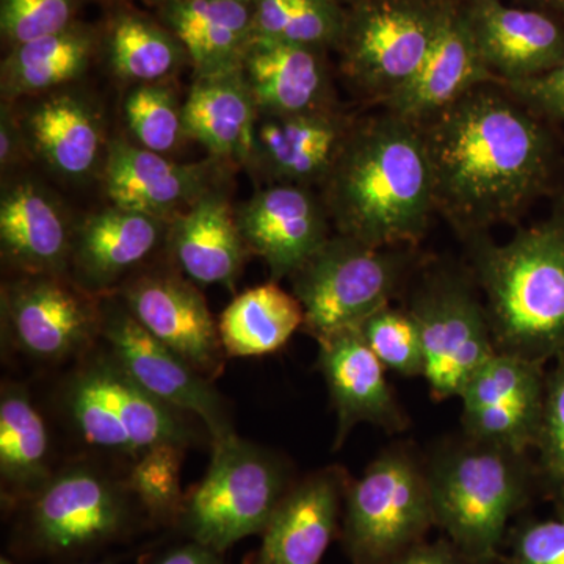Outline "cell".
<instances>
[{
  "instance_id": "47",
  "label": "cell",
  "mask_w": 564,
  "mask_h": 564,
  "mask_svg": "<svg viewBox=\"0 0 564 564\" xmlns=\"http://www.w3.org/2000/svg\"><path fill=\"white\" fill-rule=\"evenodd\" d=\"M340 3H343L344 7H347V9H350L352 6H358V3L364 2V0H339Z\"/></svg>"
},
{
  "instance_id": "34",
  "label": "cell",
  "mask_w": 564,
  "mask_h": 564,
  "mask_svg": "<svg viewBox=\"0 0 564 564\" xmlns=\"http://www.w3.org/2000/svg\"><path fill=\"white\" fill-rule=\"evenodd\" d=\"M254 36L337 51L343 40L347 7L339 0H252Z\"/></svg>"
},
{
  "instance_id": "16",
  "label": "cell",
  "mask_w": 564,
  "mask_h": 564,
  "mask_svg": "<svg viewBox=\"0 0 564 564\" xmlns=\"http://www.w3.org/2000/svg\"><path fill=\"white\" fill-rule=\"evenodd\" d=\"M236 217L248 251L263 259L274 282L291 278L333 236L321 193L303 185H265Z\"/></svg>"
},
{
  "instance_id": "44",
  "label": "cell",
  "mask_w": 564,
  "mask_h": 564,
  "mask_svg": "<svg viewBox=\"0 0 564 564\" xmlns=\"http://www.w3.org/2000/svg\"><path fill=\"white\" fill-rule=\"evenodd\" d=\"M395 564H469L451 541L415 545Z\"/></svg>"
},
{
  "instance_id": "1",
  "label": "cell",
  "mask_w": 564,
  "mask_h": 564,
  "mask_svg": "<svg viewBox=\"0 0 564 564\" xmlns=\"http://www.w3.org/2000/svg\"><path fill=\"white\" fill-rule=\"evenodd\" d=\"M419 126L434 206L463 240L518 221L551 184L554 137L497 84L475 88Z\"/></svg>"
},
{
  "instance_id": "48",
  "label": "cell",
  "mask_w": 564,
  "mask_h": 564,
  "mask_svg": "<svg viewBox=\"0 0 564 564\" xmlns=\"http://www.w3.org/2000/svg\"><path fill=\"white\" fill-rule=\"evenodd\" d=\"M0 564H13V562L7 558V556H2V558H0Z\"/></svg>"
},
{
  "instance_id": "14",
  "label": "cell",
  "mask_w": 564,
  "mask_h": 564,
  "mask_svg": "<svg viewBox=\"0 0 564 564\" xmlns=\"http://www.w3.org/2000/svg\"><path fill=\"white\" fill-rule=\"evenodd\" d=\"M544 364L497 351L464 386L463 433L480 443L529 454L543 425Z\"/></svg>"
},
{
  "instance_id": "29",
  "label": "cell",
  "mask_w": 564,
  "mask_h": 564,
  "mask_svg": "<svg viewBox=\"0 0 564 564\" xmlns=\"http://www.w3.org/2000/svg\"><path fill=\"white\" fill-rule=\"evenodd\" d=\"M22 126L33 154L66 180H85L101 165V117L76 93L44 95L25 115Z\"/></svg>"
},
{
  "instance_id": "3",
  "label": "cell",
  "mask_w": 564,
  "mask_h": 564,
  "mask_svg": "<svg viewBox=\"0 0 564 564\" xmlns=\"http://www.w3.org/2000/svg\"><path fill=\"white\" fill-rule=\"evenodd\" d=\"M499 352L545 364L564 358V209L494 243L464 239Z\"/></svg>"
},
{
  "instance_id": "27",
  "label": "cell",
  "mask_w": 564,
  "mask_h": 564,
  "mask_svg": "<svg viewBox=\"0 0 564 564\" xmlns=\"http://www.w3.org/2000/svg\"><path fill=\"white\" fill-rule=\"evenodd\" d=\"M99 58L117 79L143 85L172 80L188 63L176 35L129 0H99Z\"/></svg>"
},
{
  "instance_id": "18",
  "label": "cell",
  "mask_w": 564,
  "mask_h": 564,
  "mask_svg": "<svg viewBox=\"0 0 564 564\" xmlns=\"http://www.w3.org/2000/svg\"><path fill=\"white\" fill-rule=\"evenodd\" d=\"M340 109L258 117L248 169L270 184L321 187L356 124Z\"/></svg>"
},
{
  "instance_id": "10",
  "label": "cell",
  "mask_w": 564,
  "mask_h": 564,
  "mask_svg": "<svg viewBox=\"0 0 564 564\" xmlns=\"http://www.w3.org/2000/svg\"><path fill=\"white\" fill-rule=\"evenodd\" d=\"M452 0H364L347 9L339 69L352 90L383 106L417 76Z\"/></svg>"
},
{
  "instance_id": "37",
  "label": "cell",
  "mask_w": 564,
  "mask_h": 564,
  "mask_svg": "<svg viewBox=\"0 0 564 564\" xmlns=\"http://www.w3.org/2000/svg\"><path fill=\"white\" fill-rule=\"evenodd\" d=\"M358 329L386 369L406 378L423 377L421 334L406 310H395L389 304L367 317Z\"/></svg>"
},
{
  "instance_id": "8",
  "label": "cell",
  "mask_w": 564,
  "mask_h": 564,
  "mask_svg": "<svg viewBox=\"0 0 564 564\" xmlns=\"http://www.w3.org/2000/svg\"><path fill=\"white\" fill-rule=\"evenodd\" d=\"M434 527L425 456L393 444L345 491L340 536L351 564H395Z\"/></svg>"
},
{
  "instance_id": "49",
  "label": "cell",
  "mask_w": 564,
  "mask_h": 564,
  "mask_svg": "<svg viewBox=\"0 0 564 564\" xmlns=\"http://www.w3.org/2000/svg\"><path fill=\"white\" fill-rule=\"evenodd\" d=\"M80 564H106V563H80Z\"/></svg>"
},
{
  "instance_id": "35",
  "label": "cell",
  "mask_w": 564,
  "mask_h": 564,
  "mask_svg": "<svg viewBox=\"0 0 564 564\" xmlns=\"http://www.w3.org/2000/svg\"><path fill=\"white\" fill-rule=\"evenodd\" d=\"M184 445L162 444L133 459L128 486L141 511L159 524L176 525L184 494L181 488Z\"/></svg>"
},
{
  "instance_id": "21",
  "label": "cell",
  "mask_w": 564,
  "mask_h": 564,
  "mask_svg": "<svg viewBox=\"0 0 564 564\" xmlns=\"http://www.w3.org/2000/svg\"><path fill=\"white\" fill-rule=\"evenodd\" d=\"M170 221L110 204L76 225L69 270L95 295L117 293L169 237Z\"/></svg>"
},
{
  "instance_id": "6",
  "label": "cell",
  "mask_w": 564,
  "mask_h": 564,
  "mask_svg": "<svg viewBox=\"0 0 564 564\" xmlns=\"http://www.w3.org/2000/svg\"><path fill=\"white\" fill-rule=\"evenodd\" d=\"M415 248H373L334 232L289 280L302 304L303 332L317 343L389 306L421 267Z\"/></svg>"
},
{
  "instance_id": "13",
  "label": "cell",
  "mask_w": 564,
  "mask_h": 564,
  "mask_svg": "<svg viewBox=\"0 0 564 564\" xmlns=\"http://www.w3.org/2000/svg\"><path fill=\"white\" fill-rule=\"evenodd\" d=\"M101 340L144 391L174 410L198 419L209 434L210 444L236 433L228 404L214 381L148 333L117 295L102 299Z\"/></svg>"
},
{
  "instance_id": "33",
  "label": "cell",
  "mask_w": 564,
  "mask_h": 564,
  "mask_svg": "<svg viewBox=\"0 0 564 564\" xmlns=\"http://www.w3.org/2000/svg\"><path fill=\"white\" fill-rule=\"evenodd\" d=\"M303 323L295 295L269 281L236 296L223 311L218 332L228 358H256L281 350Z\"/></svg>"
},
{
  "instance_id": "26",
  "label": "cell",
  "mask_w": 564,
  "mask_h": 564,
  "mask_svg": "<svg viewBox=\"0 0 564 564\" xmlns=\"http://www.w3.org/2000/svg\"><path fill=\"white\" fill-rule=\"evenodd\" d=\"M166 245L181 272L202 285L234 288L250 256L236 209L220 187L206 193L170 223Z\"/></svg>"
},
{
  "instance_id": "17",
  "label": "cell",
  "mask_w": 564,
  "mask_h": 564,
  "mask_svg": "<svg viewBox=\"0 0 564 564\" xmlns=\"http://www.w3.org/2000/svg\"><path fill=\"white\" fill-rule=\"evenodd\" d=\"M225 162L177 163L124 140L109 143L104 187L110 203L172 223L202 196L220 187Z\"/></svg>"
},
{
  "instance_id": "19",
  "label": "cell",
  "mask_w": 564,
  "mask_h": 564,
  "mask_svg": "<svg viewBox=\"0 0 564 564\" xmlns=\"http://www.w3.org/2000/svg\"><path fill=\"white\" fill-rule=\"evenodd\" d=\"M475 44L499 80L532 79L564 61V22L502 0H458Z\"/></svg>"
},
{
  "instance_id": "24",
  "label": "cell",
  "mask_w": 564,
  "mask_h": 564,
  "mask_svg": "<svg viewBox=\"0 0 564 564\" xmlns=\"http://www.w3.org/2000/svg\"><path fill=\"white\" fill-rule=\"evenodd\" d=\"M76 225L40 182L18 177L0 196V250L20 274L69 273Z\"/></svg>"
},
{
  "instance_id": "2",
  "label": "cell",
  "mask_w": 564,
  "mask_h": 564,
  "mask_svg": "<svg viewBox=\"0 0 564 564\" xmlns=\"http://www.w3.org/2000/svg\"><path fill=\"white\" fill-rule=\"evenodd\" d=\"M318 188L336 234L373 248L417 247L436 212L421 126L386 110L356 121Z\"/></svg>"
},
{
  "instance_id": "5",
  "label": "cell",
  "mask_w": 564,
  "mask_h": 564,
  "mask_svg": "<svg viewBox=\"0 0 564 564\" xmlns=\"http://www.w3.org/2000/svg\"><path fill=\"white\" fill-rule=\"evenodd\" d=\"M295 480L291 464L269 448L237 436L212 443L206 475L182 502L176 525L187 540L225 554L262 534Z\"/></svg>"
},
{
  "instance_id": "31",
  "label": "cell",
  "mask_w": 564,
  "mask_h": 564,
  "mask_svg": "<svg viewBox=\"0 0 564 564\" xmlns=\"http://www.w3.org/2000/svg\"><path fill=\"white\" fill-rule=\"evenodd\" d=\"M96 58L98 25L80 20L66 31L10 47L0 69L3 101L58 91L80 79Z\"/></svg>"
},
{
  "instance_id": "7",
  "label": "cell",
  "mask_w": 564,
  "mask_h": 564,
  "mask_svg": "<svg viewBox=\"0 0 564 564\" xmlns=\"http://www.w3.org/2000/svg\"><path fill=\"white\" fill-rule=\"evenodd\" d=\"M88 351L69 375L62 404L85 443L137 459L162 444L188 447L198 440L192 415L152 397L109 350Z\"/></svg>"
},
{
  "instance_id": "30",
  "label": "cell",
  "mask_w": 564,
  "mask_h": 564,
  "mask_svg": "<svg viewBox=\"0 0 564 564\" xmlns=\"http://www.w3.org/2000/svg\"><path fill=\"white\" fill-rule=\"evenodd\" d=\"M184 128L212 159L248 165L258 111L239 68L195 77L185 99Z\"/></svg>"
},
{
  "instance_id": "20",
  "label": "cell",
  "mask_w": 564,
  "mask_h": 564,
  "mask_svg": "<svg viewBox=\"0 0 564 564\" xmlns=\"http://www.w3.org/2000/svg\"><path fill=\"white\" fill-rule=\"evenodd\" d=\"M240 73L258 117H291L339 109L328 51L254 36Z\"/></svg>"
},
{
  "instance_id": "38",
  "label": "cell",
  "mask_w": 564,
  "mask_h": 564,
  "mask_svg": "<svg viewBox=\"0 0 564 564\" xmlns=\"http://www.w3.org/2000/svg\"><path fill=\"white\" fill-rule=\"evenodd\" d=\"M536 451L538 485L564 519V358L556 359L545 378L543 425Z\"/></svg>"
},
{
  "instance_id": "42",
  "label": "cell",
  "mask_w": 564,
  "mask_h": 564,
  "mask_svg": "<svg viewBox=\"0 0 564 564\" xmlns=\"http://www.w3.org/2000/svg\"><path fill=\"white\" fill-rule=\"evenodd\" d=\"M31 152L22 121L11 109V102L3 101L0 113V169L3 176L18 169Z\"/></svg>"
},
{
  "instance_id": "11",
  "label": "cell",
  "mask_w": 564,
  "mask_h": 564,
  "mask_svg": "<svg viewBox=\"0 0 564 564\" xmlns=\"http://www.w3.org/2000/svg\"><path fill=\"white\" fill-rule=\"evenodd\" d=\"M404 310L421 334L425 378L436 402L462 393L496 355L484 300L469 270L434 263L422 273Z\"/></svg>"
},
{
  "instance_id": "46",
  "label": "cell",
  "mask_w": 564,
  "mask_h": 564,
  "mask_svg": "<svg viewBox=\"0 0 564 564\" xmlns=\"http://www.w3.org/2000/svg\"><path fill=\"white\" fill-rule=\"evenodd\" d=\"M148 3H151L155 9H161L162 6H166V3L173 2V0H147Z\"/></svg>"
},
{
  "instance_id": "22",
  "label": "cell",
  "mask_w": 564,
  "mask_h": 564,
  "mask_svg": "<svg viewBox=\"0 0 564 564\" xmlns=\"http://www.w3.org/2000/svg\"><path fill=\"white\" fill-rule=\"evenodd\" d=\"M318 344V369L337 414L334 448L345 443L358 423H372L388 433L410 426V417L386 380V367L358 328L345 329Z\"/></svg>"
},
{
  "instance_id": "15",
  "label": "cell",
  "mask_w": 564,
  "mask_h": 564,
  "mask_svg": "<svg viewBox=\"0 0 564 564\" xmlns=\"http://www.w3.org/2000/svg\"><path fill=\"white\" fill-rule=\"evenodd\" d=\"M113 295L148 333L207 380L220 377L228 356L218 323L195 282L170 269L140 270Z\"/></svg>"
},
{
  "instance_id": "32",
  "label": "cell",
  "mask_w": 564,
  "mask_h": 564,
  "mask_svg": "<svg viewBox=\"0 0 564 564\" xmlns=\"http://www.w3.org/2000/svg\"><path fill=\"white\" fill-rule=\"evenodd\" d=\"M50 432L24 386L7 383L0 393V478L9 503H24L52 475Z\"/></svg>"
},
{
  "instance_id": "28",
  "label": "cell",
  "mask_w": 564,
  "mask_h": 564,
  "mask_svg": "<svg viewBox=\"0 0 564 564\" xmlns=\"http://www.w3.org/2000/svg\"><path fill=\"white\" fill-rule=\"evenodd\" d=\"M158 18L181 41L195 77L239 68L254 39L252 0H173Z\"/></svg>"
},
{
  "instance_id": "25",
  "label": "cell",
  "mask_w": 564,
  "mask_h": 564,
  "mask_svg": "<svg viewBox=\"0 0 564 564\" xmlns=\"http://www.w3.org/2000/svg\"><path fill=\"white\" fill-rule=\"evenodd\" d=\"M489 84L499 80L481 58L458 0H452L440 36L417 76L383 107L389 113L422 124L467 93Z\"/></svg>"
},
{
  "instance_id": "4",
  "label": "cell",
  "mask_w": 564,
  "mask_h": 564,
  "mask_svg": "<svg viewBox=\"0 0 564 564\" xmlns=\"http://www.w3.org/2000/svg\"><path fill=\"white\" fill-rule=\"evenodd\" d=\"M434 527L469 564H491L508 522L532 499L536 466L529 456L462 434L425 456Z\"/></svg>"
},
{
  "instance_id": "40",
  "label": "cell",
  "mask_w": 564,
  "mask_h": 564,
  "mask_svg": "<svg viewBox=\"0 0 564 564\" xmlns=\"http://www.w3.org/2000/svg\"><path fill=\"white\" fill-rule=\"evenodd\" d=\"M497 85L541 120L564 121V61L532 79Z\"/></svg>"
},
{
  "instance_id": "36",
  "label": "cell",
  "mask_w": 564,
  "mask_h": 564,
  "mask_svg": "<svg viewBox=\"0 0 564 564\" xmlns=\"http://www.w3.org/2000/svg\"><path fill=\"white\" fill-rule=\"evenodd\" d=\"M170 82L135 85L124 102L128 128L144 150L169 155L187 137L184 128V104L177 99Z\"/></svg>"
},
{
  "instance_id": "23",
  "label": "cell",
  "mask_w": 564,
  "mask_h": 564,
  "mask_svg": "<svg viewBox=\"0 0 564 564\" xmlns=\"http://www.w3.org/2000/svg\"><path fill=\"white\" fill-rule=\"evenodd\" d=\"M350 480L340 466L296 480L263 530L254 564H321L340 529Z\"/></svg>"
},
{
  "instance_id": "12",
  "label": "cell",
  "mask_w": 564,
  "mask_h": 564,
  "mask_svg": "<svg viewBox=\"0 0 564 564\" xmlns=\"http://www.w3.org/2000/svg\"><path fill=\"white\" fill-rule=\"evenodd\" d=\"M102 299L69 273L20 274L2 288V332L36 362L82 358L101 340Z\"/></svg>"
},
{
  "instance_id": "41",
  "label": "cell",
  "mask_w": 564,
  "mask_h": 564,
  "mask_svg": "<svg viewBox=\"0 0 564 564\" xmlns=\"http://www.w3.org/2000/svg\"><path fill=\"white\" fill-rule=\"evenodd\" d=\"M510 564H564V519L519 527L511 541Z\"/></svg>"
},
{
  "instance_id": "43",
  "label": "cell",
  "mask_w": 564,
  "mask_h": 564,
  "mask_svg": "<svg viewBox=\"0 0 564 564\" xmlns=\"http://www.w3.org/2000/svg\"><path fill=\"white\" fill-rule=\"evenodd\" d=\"M152 564H228L220 552L214 551L202 543L188 540L169 549L155 558Z\"/></svg>"
},
{
  "instance_id": "45",
  "label": "cell",
  "mask_w": 564,
  "mask_h": 564,
  "mask_svg": "<svg viewBox=\"0 0 564 564\" xmlns=\"http://www.w3.org/2000/svg\"><path fill=\"white\" fill-rule=\"evenodd\" d=\"M527 9L543 11L564 22V0H518Z\"/></svg>"
},
{
  "instance_id": "9",
  "label": "cell",
  "mask_w": 564,
  "mask_h": 564,
  "mask_svg": "<svg viewBox=\"0 0 564 564\" xmlns=\"http://www.w3.org/2000/svg\"><path fill=\"white\" fill-rule=\"evenodd\" d=\"M22 505L18 543L46 558H73L122 540L141 510L128 481L87 463L52 475Z\"/></svg>"
},
{
  "instance_id": "39",
  "label": "cell",
  "mask_w": 564,
  "mask_h": 564,
  "mask_svg": "<svg viewBox=\"0 0 564 564\" xmlns=\"http://www.w3.org/2000/svg\"><path fill=\"white\" fill-rule=\"evenodd\" d=\"M90 0H0V32L7 50L66 31Z\"/></svg>"
}]
</instances>
